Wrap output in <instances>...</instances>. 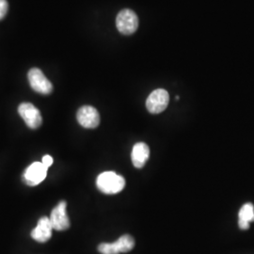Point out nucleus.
Returning a JSON list of instances; mask_svg holds the SVG:
<instances>
[{"label": "nucleus", "instance_id": "nucleus-1", "mask_svg": "<svg viewBox=\"0 0 254 254\" xmlns=\"http://www.w3.org/2000/svg\"><path fill=\"white\" fill-rule=\"evenodd\" d=\"M96 186L105 194H117L124 190L126 180L114 172H105L97 177Z\"/></svg>", "mask_w": 254, "mask_h": 254}, {"label": "nucleus", "instance_id": "nucleus-6", "mask_svg": "<svg viewBox=\"0 0 254 254\" xmlns=\"http://www.w3.org/2000/svg\"><path fill=\"white\" fill-rule=\"evenodd\" d=\"M19 115L25 121L26 125L31 129L41 127L43 118L40 110L30 103H23L19 106Z\"/></svg>", "mask_w": 254, "mask_h": 254}, {"label": "nucleus", "instance_id": "nucleus-11", "mask_svg": "<svg viewBox=\"0 0 254 254\" xmlns=\"http://www.w3.org/2000/svg\"><path fill=\"white\" fill-rule=\"evenodd\" d=\"M150 155V149L148 145L144 142H138L136 143L131 154L132 163L136 168H142L145 165Z\"/></svg>", "mask_w": 254, "mask_h": 254}, {"label": "nucleus", "instance_id": "nucleus-7", "mask_svg": "<svg viewBox=\"0 0 254 254\" xmlns=\"http://www.w3.org/2000/svg\"><path fill=\"white\" fill-rule=\"evenodd\" d=\"M76 119L81 127L88 129L96 128L100 124L99 112L91 106H84L78 109Z\"/></svg>", "mask_w": 254, "mask_h": 254}, {"label": "nucleus", "instance_id": "nucleus-9", "mask_svg": "<svg viewBox=\"0 0 254 254\" xmlns=\"http://www.w3.org/2000/svg\"><path fill=\"white\" fill-rule=\"evenodd\" d=\"M66 201L63 200L52 210L49 218L54 230L65 231L70 227V220L66 212Z\"/></svg>", "mask_w": 254, "mask_h": 254}, {"label": "nucleus", "instance_id": "nucleus-14", "mask_svg": "<svg viewBox=\"0 0 254 254\" xmlns=\"http://www.w3.org/2000/svg\"><path fill=\"white\" fill-rule=\"evenodd\" d=\"M42 163L44 164L46 168L48 169V168L53 164V158H52V156H50V155H45V156L43 157V162H42Z\"/></svg>", "mask_w": 254, "mask_h": 254}, {"label": "nucleus", "instance_id": "nucleus-10", "mask_svg": "<svg viewBox=\"0 0 254 254\" xmlns=\"http://www.w3.org/2000/svg\"><path fill=\"white\" fill-rule=\"evenodd\" d=\"M53 230L50 218L43 217L40 218L36 227L32 230L31 237L40 243H45L51 238Z\"/></svg>", "mask_w": 254, "mask_h": 254}, {"label": "nucleus", "instance_id": "nucleus-3", "mask_svg": "<svg viewBox=\"0 0 254 254\" xmlns=\"http://www.w3.org/2000/svg\"><path fill=\"white\" fill-rule=\"evenodd\" d=\"M135 246L134 238L129 235L121 236L114 243H102L98 247L101 254H119L130 252Z\"/></svg>", "mask_w": 254, "mask_h": 254}, {"label": "nucleus", "instance_id": "nucleus-2", "mask_svg": "<svg viewBox=\"0 0 254 254\" xmlns=\"http://www.w3.org/2000/svg\"><path fill=\"white\" fill-rule=\"evenodd\" d=\"M116 27L124 35H131L135 33L138 27V18L132 9L121 10L116 18Z\"/></svg>", "mask_w": 254, "mask_h": 254}, {"label": "nucleus", "instance_id": "nucleus-13", "mask_svg": "<svg viewBox=\"0 0 254 254\" xmlns=\"http://www.w3.org/2000/svg\"><path fill=\"white\" fill-rule=\"evenodd\" d=\"M9 5L7 0H0V20L4 18L8 12Z\"/></svg>", "mask_w": 254, "mask_h": 254}, {"label": "nucleus", "instance_id": "nucleus-8", "mask_svg": "<svg viewBox=\"0 0 254 254\" xmlns=\"http://www.w3.org/2000/svg\"><path fill=\"white\" fill-rule=\"evenodd\" d=\"M47 170L48 169L44 164L41 162H34L29 167H27V170L25 171L23 176L24 181L30 187H35L46 179Z\"/></svg>", "mask_w": 254, "mask_h": 254}, {"label": "nucleus", "instance_id": "nucleus-5", "mask_svg": "<svg viewBox=\"0 0 254 254\" xmlns=\"http://www.w3.org/2000/svg\"><path fill=\"white\" fill-rule=\"evenodd\" d=\"M27 78L33 91L41 94H50L53 91V85L46 78L44 73L38 69L32 68L27 73Z\"/></svg>", "mask_w": 254, "mask_h": 254}, {"label": "nucleus", "instance_id": "nucleus-4", "mask_svg": "<svg viewBox=\"0 0 254 254\" xmlns=\"http://www.w3.org/2000/svg\"><path fill=\"white\" fill-rule=\"evenodd\" d=\"M169 102V92L163 89H157L148 96L146 101V108L152 114H159L167 109Z\"/></svg>", "mask_w": 254, "mask_h": 254}, {"label": "nucleus", "instance_id": "nucleus-12", "mask_svg": "<svg viewBox=\"0 0 254 254\" xmlns=\"http://www.w3.org/2000/svg\"><path fill=\"white\" fill-rule=\"evenodd\" d=\"M254 221V206L253 203H245L238 214V225L241 230H248Z\"/></svg>", "mask_w": 254, "mask_h": 254}]
</instances>
